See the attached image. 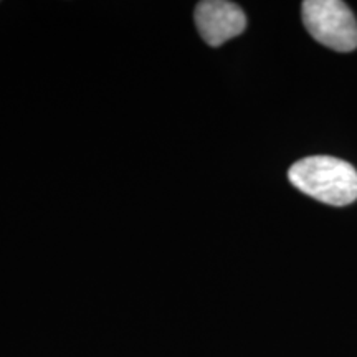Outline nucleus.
Segmentation results:
<instances>
[{"instance_id": "3", "label": "nucleus", "mask_w": 357, "mask_h": 357, "mask_svg": "<svg viewBox=\"0 0 357 357\" xmlns=\"http://www.w3.org/2000/svg\"><path fill=\"white\" fill-rule=\"evenodd\" d=\"M195 25L200 37L211 47H220L227 40L238 37L247 26V17L236 3L207 0L195 8Z\"/></svg>"}, {"instance_id": "2", "label": "nucleus", "mask_w": 357, "mask_h": 357, "mask_svg": "<svg viewBox=\"0 0 357 357\" xmlns=\"http://www.w3.org/2000/svg\"><path fill=\"white\" fill-rule=\"evenodd\" d=\"M303 24L316 42L336 52L357 48V22L341 0H306L301 6Z\"/></svg>"}, {"instance_id": "1", "label": "nucleus", "mask_w": 357, "mask_h": 357, "mask_svg": "<svg viewBox=\"0 0 357 357\" xmlns=\"http://www.w3.org/2000/svg\"><path fill=\"white\" fill-rule=\"evenodd\" d=\"M289 182L319 202L342 207L357 200V171L346 160L331 155H311L294 162Z\"/></svg>"}]
</instances>
